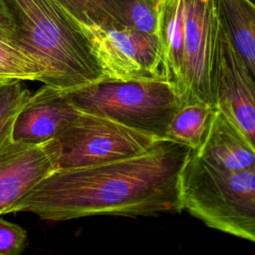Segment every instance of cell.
<instances>
[{"instance_id":"cell-1","label":"cell","mask_w":255,"mask_h":255,"mask_svg":"<svg viewBox=\"0 0 255 255\" xmlns=\"http://www.w3.org/2000/svg\"><path fill=\"white\" fill-rule=\"evenodd\" d=\"M191 148L160 139L147 151L101 164L58 168L8 211L65 221L116 214L152 215L183 210L179 179Z\"/></svg>"},{"instance_id":"cell-2","label":"cell","mask_w":255,"mask_h":255,"mask_svg":"<svg viewBox=\"0 0 255 255\" xmlns=\"http://www.w3.org/2000/svg\"><path fill=\"white\" fill-rule=\"evenodd\" d=\"M3 28L47 68L45 84L77 90L103 79V69L80 24L55 0H2Z\"/></svg>"},{"instance_id":"cell-3","label":"cell","mask_w":255,"mask_h":255,"mask_svg":"<svg viewBox=\"0 0 255 255\" xmlns=\"http://www.w3.org/2000/svg\"><path fill=\"white\" fill-rule=\"evenodd\" d=\"M219 20L212 0H159L158 29L171 79L184 102L214 106L212 70Z\"/></svg>"},{"instance_id":"cell-4","label":"cell","mask_w":255,"mask_h":255,"mask_svg":"<svg viewBox=\"0 0 255 255\" xmlns=\"http://www.w3.org/2000/svg\"><path fill=\"white\" fill-rule=\"evenodd\" d=\"M179 190L182 208L208 227L255 242V168L225 170L192 149Z\"/></svg>"},{"instance_id":"cell-5","label":"cell","mask_w":255,"mask_h":255,"mask_svg":"<svg viewBox=\"0 0 255 255\" xmlns=\"http://www.w3.org/2000/svg\"><path fill=\"white\" fill-rule=\"evenodd\" d=\"M68 92L79 110L108 117L161 139L184 102L174 82L158 79H103Z\"/></svg>"},{"instance_id":"cell-6","label":"cell","mask_w":255,"mask_h":255,"mask_svg":"<svg viewBox=\"0 0 255 255\" xmlns=\"http://www.w3.org/2000/svg\"><path fill=\"white\" fill-rule=\"evenodd\" d=\"M58 168H75L115 161L143 153L161 138L105 116L81 111L56 137Z\"/></svg>"},{"instance_id":"cell-7","label":"cell","mask_w":255,"mask_h":255,"mask_svg":"<svg viewBox=\"0 0 255 255\" xmlns=\"http://www.w3.org/2000/svg\"><path fill=\"white\" fill-rule=\"evenodd\" d=\"M80 26L91 43L106 79L172 81L157 34L128 27Z\"/></svg>"},{"instance_id":"cell-8","label":"cell","mask_w":255,"mask_h":255,"mask_svg":"<svg viewBox=\"0 0 255 255\" xmlns=\"http://www.w3.org/2000/svg\"><path fill=\"white\" fill-rule=\"evenodd\" d=\"M214 106L255 149V82L219 22L212 70Z\"/></svg>"},{"instance_id":"cell-9","label":"cell","mask_w":255,"mask_h":255,"mask_svg":"<svg viewBox=\"0 0 255 255\" xmlns=\"http://www.w3.org/2000/svg\"><path fill=\"white\" fill-rule=\"evenodd\" d=\"M57 138L41 143L10 140L0 149V215L58 169Z\"/></svg>"},{"instance_id":"cell-10","label":"cell","mask_w":255,"mask_h":255,"mask_svg":"<svg viewBox=\"0 0 255 255\" xmlns=\"http://www.w3.org/2000/svg\"><path fill=\"white\" fill-rule=\"evenodd\" d=\"M79 113L68 91L44 84L29 96L17 115L11 140L41 143L56 138Z\"/></svg>"},{"instance_id":"cell-11","label":"cell","mask_w":255,"mask_h":255,"mask_svg":"<svg viewBox=\"0 0 255 255\" xmlns=\"http://www.w3.org/2000/svg\"><path fill=\"white\" fill-rule=\"evenodd\" d=\"M193 150L198 156L225 170L255 168L254 147L217 108L202 143Z\"/></svg>"},{"instance_id":"cell-12","label":"cell","mask_w":255,"mask_h":255,"mask_svg":"<svg viewBox=\"0 0 255 255\" xmlns=\"http://www.w3.org/2000/svg\"><path fill=\"white\" fill-rule=\"evenodd\" d=\"M218 20L255 82V2L212 0Z\"/></svg>"},{"instance_id":"cell-13","label":"cell","mask_w":255,"mask_h":255,"mask_svg":"<svg viewBox=\"0 0 255 255\" xmlns=\"http://www.w3.org/2000/svg\"><path fill=\"white\" fill-rule=\"evenodd\" d=\"M215 112L216 107L205 102H183L168 124L164 138L197 149Z\"/></svg>"},{"instance_id":"cell-14","label":"cell","mask_w":255,"mask_h":255,"mask_svg":"<svg viewBox=\"0 0 255 255\" xmlns=\"http://www.w3.org/2000/svg\"><path fill=\"white\" fill-rule=\"evenodd\" d=\"M78 23L103 28H129L128 0H55Z\"/></svg>"},{"instance_id":"cell-15","label":"cell","mask_w":255,"mask_h":255,"mask_svg":"<svg viewBox=\"0 0 255 255\" xmlns=\"http://www.w3.org/2000/svg\"><path fill=\"white\" fill-rule=\"evenodd\" d=\"M44 63L0 27V80L39 81L45 84Z\"/></svg>"},{"instance_id":"cell-16","label":"cell","mask_w":255,"mask_h":255,"mask_svg":"<svg viewBox=\"0 0 255 255\" xmlns=\"http://www.w3.org/2000/svg\"><path fill=\"white\" fill-rule=\"evenodd\" d=\"M30 95L22 81L0 80V149L11 140L15 119Z\"/></svg>"},{"instance_id":"cell-17","label":"cell","mask_w":255,"mask_h":255,"mask_svg":"<svg viewBox=\"0 0 255 255\" xmlns=\"http://www.w3.org/2000/svg\"><path fill=\"white\" fill-rule=\"evenodd\" d=\"M159 0H128V17L131 29L157 34Z\"/></svg>"},{"instance_id":"cell-18","label":"cell","mask_w":255,"mask_h":255,"mask_svg":"<svg viewBox=\"0 0 255 255\" xmlns=\"http://www.w3.org/2000/svg\"><path fill=\"white\" fill-rule=\"evenodd\" d=\"M27 232L20 225L0 217V255L21 253L27 244Z\"/></svg>"},{"instance_id":"cell-19","label":"cell","mask_w":255,"mask_h":255,"mask_svg":"<svg viewBox=\"0 0 255 255\" xmlns=\"http://www.w3.org/2000/svg\"><path fill=\"white\" fill-rule=\"evenodd\" d=\"M6 25H7V19H6V16H5L2 0H0V27L4 28Z\"/></svg>"},{"instance_id":"cell-20","label":"cell","mask_w":255,"mask_h":255,"mask_svg":"<svg viewBox=\"0 0 255 255\" xmlns=\"http://www.w3.org/2000/svg\"><path fill=\"white\" fill-rule=\"evenodd\" d=\"M253 1H254V2H255V0H253Z\"/></svg>"}]
</instances>
